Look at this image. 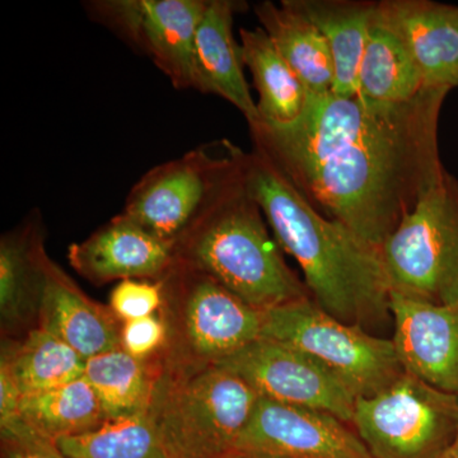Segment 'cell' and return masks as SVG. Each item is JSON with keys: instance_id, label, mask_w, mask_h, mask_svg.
Returning a JSON list of instances; mask_svg holds the SVG:
<instances>
[{"instance_id": "cell-24", "label": "cell", "mask_w": 458, "mask_h": 458, "mask_svg": "<svg viewBox=\"0 0 458 458\" xmlns=\"http://www.w3.org/2000/svg\"><path fill=\"white\" fill-rule=\"evenodd\" d=\"M0 367L7 369L23 396L81 378L86 360L59 337L35 327L17 345L3 349Z\"/></svg>"}, {"instance_id": "cell-16", "label": "cell", "mask_w": 458, "mask_h": 458, "mask_svg": "<svg viewBox=\"0 0 458 458\" xmlns=\"http://www.w3.org/2000/svg\"><path fill=\"white\" fill-rule=\"evenodd\" d=\"M245 2L209 0L194 41L199 92L219 96L240 111L247 123L258 122L256 102L245 77L242 49L233 35L234 16Z\"/></svg>"}, {"instance_id": "cell-2", "label": "cell", "mask_w": 458, "mask_h": 458, "mask_svg": "<svg viewBox=\"0 0 458 458\" xmlns=\"http://www.w3.org/2000/svg\"><path fill=\"white\" fill-rule=\"evenodd\" d=\"M246 188L276 242L300 265L324 311L369 331L391 318V289L381 250L316 210L273 165L251 150Z\"/></svg>"}, {"instance_id": "cell-26", "label": "cell", "mask_w": 458, "mask_h": 458, "mask_svg": "<svg viewBox=\"0 0 458 458\" xmlns=\"http://www.w3.org/2000/svg\"><path fill=\"white\" fill-rule=\"evenodd\" d=\"M56 445L68 458H164L149 411L108 419L96 429L65 437Z\"/></svg>"}, {"instance_id": "cell-31", "label": "cell", "mask_w": 458, "mask_h": 458, "mask_svg": "<svg viewBox=\"0 0 458 458\" xmlns=\"http://www.w3.org/2000/svg\"><path fill=\"white\" fill-rule=\"evenodd\" d=\"M225 458H262L258 456H252V454H243V452L234 451L233 454H229V456Z\"/></svg>"}, {"instance_id": "cell-13", "label": "cell", "mask_w": 458, "mask_h": 458, "mask_svg": "<svg viewBox=\"0 0 458 458\" xmlns=\"http://www.w3.org/2000/svg\"><path fill=\"white\" fill-rule=\"evenodd\" d=\"M390 312L403 370L458 396V302L433 304L391 293Z\"/></svg>"}, {"instance_id": "cell-21", "label": "cell", "mask_w": 458, "mask_h": 458, "mask_svg": "<svg viewBox=\"0 0 458 458\" xmlns=\"http://www.w3.org/2000/svg\"><path fill=\"white\" fill-rule=\"evenodd\" d=\"M241 49L250 69L259 99V120L286 125L302 116L310 93L286 64L267 33L261 29H241Z\"/></svg>"}, {"instance_id": "cell-30", "label": "cell", "mask_w": 458, "mask_h": 458, "mask_svg": "<svg viewBox=\"0 0 458 458\" xmlns=\"http://www.w3.org/2000/svg\"><path fill=\"white\" fill-rule=\"evenodd\" d=\"M442 458H458V430L450 447L447 448V451L445 452Z\"/></svg>"}, {"instance_id": "cell-3", "label": "cell", "mask_w": 458, "mask_h": 458, "mask_svg": "<svg viewBox=\"0 0 458 458\" xmlns=\"http://www.w3.org/2000/svg\"><path fill=\"white\" fill-rule=\"evenodd\" d=\"M176 261L203 271L261 312L311 298L270 236L247 191L246 174L177 241Z\"/></svg>"}, {"instance_id": "cell-18", "label": "cell", "mask_w": 458, "mask_h": 458, "mask_svg": "<svg viewBox=\"0 0 458 458\" xmlns=\"http://www.w3.org/2000/svg\"><path fill=\"white\" fill-rule=\"evenodd\" d=\"M44 246L40 216H33L0 241V315L3 327H23L38 318V303L51 265Z\"/></svg>"}, {"instance_id": "cell-15", "label": "cell", "mask_w": 458, "mask_h": 458, "mask_svg": "<svg viewBox=\"0 0 458 458\" xmlns=\"http://www.w3.org/2000/svg\"><path fill=\"white\" fill-rule=\"evenodd\" d=\"M377 11L405 44L424 87L458 89V5L381 0Z\"/></svg>"}, {"instance_id": "cell-20", "label": "cell", "mask_w": 458, "mask_h": 458, "mask_svg": "<svg viewBox=\"0 0 458 458\" xmlns=\"http://www.w3.org/2000/svg\"><path fill=\"white\" fill-rule=\"evenodd\" d=\"M260 27L310 95L333 92L335 68L324 35L311 21L284 2H261L254 7Z\"/></svg>"}, {"instance_id": "cell-9", "label": "cell", "mask_w": 458, "mask_h": 458, "mask_svg": "<svg viewBox=\"0 0 458 458\" xmlns=\"http://www.w3.org/2000/svg\"><path fill=\"white\" fill-rule=\"evenodd\" d=\"M352 426L375 458H442L458 430V396L403 372L358 397Z\"/></svg>"}, {"instance_id": "cell-25", "label": "cell", "mask_w": 458, "mask_h": 458, "mask_svg": "<svg viewBox=\"0 0 458 458\" xmlns=\"http://www.w3.org/2000/svg\"><path fill=\"white\" fill-rule=\"evenodd\" d=\"M18 419L53 441L96 429L107 420L86 377L53 390L23 394Z\"/></svg>"}, {"instance_id": "cell-10", "label": "cell", "mask_w": 458, "mask_h": 458, "mask_svg": "<svg viewBox=\"0 0 458 458\" xmlns=\"http://www.w3.org/2000/svg\"><path fill=\"white\" fill-rule=\"evenodd\" d=\"M209 0H92L87 14L149 57L176 89H198L194 41Z\"/></svg>"}, {"instance_id": "cell-17", "label": "cell", "mask_w": 458, "mask_h": 458, "mask_svg": "<svg viewBox=\"0 0 458 458\" xmlns=\"http://www.w3.org/2000/svg\"><path fill=\"white\" fill-rule=\"evenodd\" d=\"M38 327L80 352L84 360L120 349L122 327L110 309L96 303L51 262L38 303Z\"/></svg>"}, {"instance_id": "cell-11", "label": "cell", "mask_w": 458, "mask_h": 458, "mask_svg": "<svg viewBox=\"0 0 458 458\" xmlns=\"http://www.w3.org/2000/svg\"><path fill=\"white\" fill-rule=\"evenodd\" d=\"M216 366L245 379L260 397L328 412L352 424L357 397L330 369L298 349L260 337Z\"/></svg>"}, {"instance_id": "cell-12", "label": "cell", "mask_w": 458, "mask_h": 458, "mask_svg": "<svg viewBox=\"0 0 458 458\" xmlns=\"http://www.w3.org/2000/svg\"><path fill=\"white\" fill-rule=\"evenodd\" d=\"M237 452L262 458H375L352 424L260 397Z\"/></svg>"}, {"instance_id": "cell-28", "label": "cell", "mask_w": 458, "mask_h": 458, "mask_svg": "<svg viewBox=\"0 0 458 458\" xmlns=\"http://www.w3.org/2000/svg\"><path fill=\"white\" fill-rule=\"evenodd\" d=\"M168 327L161 315L123 322L120 348L138 360H149L165 351Z\"/></svg>"}, {"instance_id": "cell-8", "label": "cell", "mask_w": 458, "mask_h": 458, "mask_svg": "<svg viewBox=\"0 0 458 458\" xmlns=\"http://www.w3.org/2000/svg\"><path fill=\"white\" fill-rule=\"evenodd\" d=\"M261 337L306 352L342 379L357 399L373 396L405 372L393 339L340 321L312 298L265 311Z\"/></svg>"}, {"instance_id": "cell-14", "label": "cell", "mask_w": 458, "mask_h": 458, "mask_svg": "<svg viewBox=\"0 0 458 458\" xmlns=\"http://www.w3.org/2000/svg\"><path fill=\"white\" fill-rule=\"evenodd\" d=\"M68 259L93 284L114 280H159L176 261V243L149 233L123 214L82 242L73 243Z\"/></svg>"}, {"instance_id": "cell-4", "label": "cell", "mask_w": 458, "mask_h": 458, "mask_svg": "<svg viewBox=\"0 0 458 458\" xmlns=\"http://www.w3.org/2000/svg\"><path fill=\"white\" fill-rule=\"evenodd\" d=\"M162 361L149 412L164 458H225L233 454L259 394L245 379L216 364L176 363L164 357Z\"/></svg>"}, {"instance_id": "cell-29", "label": "cell", "mask_w": 458, "mask_h": 458, "mask_svg": "<svg viewBox=\"0 0 458 458\" xmlns=\"http://www.w3.org/2000/svg\"><path fill=\"white\" fill-rule=\"evenodd\" d=\"M2 458H68L56 442L36 432L21 419L0 426Z\"/></svg>"}, {"instance_id": "cell-23", "label": "cell", "mask_w": 458, "mask_h": 458, "mask_svg": "<svg viewBox=\"0 0 458 458\" xmlns=\"http://www.w3.org/2000/svg\"><path fill=\"white\" fill-rule=\"evenodd\" d=\"M423 89V78L405 44L376 9L358 74V96L379 104H401Z\"/></svg>"}, {"instance_id": "cell-5", "label": "cell", "mask_w": 458, "mask_h": 458, "mask_svg": "<svg viewBox=\"0 0 458 458\" xmlns=\"http://www.w3.org/2000/svg\"><path fill=\"white\" fill-rule=\"evenodd\" d=\"M168 327L161 352L176 363L218 364L260 339L264 312L243 302L203 271L174 261L159 279Z\"/></svg>"}, {"instance_id": "cell-27", "label": "cell", "mask_w": 458, "mask_h": 458, "mask_svg": "<svg viewBox=\"0 0 458 458\" xmlns=\"http://www.w3.org/2000/svg\"><path fill=\"white\" fill-rule=\"evenodd\" d=\"M164 306L161 280L126 279L117 283L110 294L111 312L123 322L155 315Z\"/></svg>"}, {"instance_id": "cell-7", "label": "cell", "mask_w": 458, "mask_h": 458, "mask_svg": "<svg viewBox=\"0 0 458 458\" xmlns=\"http://www.w3.org/2000/svg\"><path fill=\"white\" fill-rule=\"evenodd\" d=\"M391 293L458 302V179L445 171L381 247Z\"/></svg>"}, {"instance_id": "cell-19", "label": "cell", "mask_w": 458, "mask_h": 458, "mask_svg": "<svg viewBox=\"0 0 458 458\" xmlns=\"http://www.w3.org/2000/svg\"><path fill=\"white\" fill-rule=\"evenodd\" d=\"M311 21L324 35L333 56V92L358 96V74L377 2L370 0H283Z\"/></svg>"}, {"instance_id": "cell-6", "label": "cell", "mask_w": 458, "mask_h": 458, "mask_svg": "<svg viewBox=\"0 0 458 458\" xmlns=\"http://www.w3.org/2000/svg\"><path fill=\"white\" fill-rule=\"evenodd\" d=\"M247 157L249 153L228 140L194 148L141 176L122 214L149 233L176 243L245 177Z\"/></svg>"}, {"instance_id": "cell-22", "label": "cell", "mask_w": 458, "mask_h": 458, "mask_svg": "<svg viewBox=\"0 0 458 458\" xmlns=\"http://www.w3.org/2000/svg\"><path fill=\"white\" fill-rule=\"evenodd\" d=\"M162 367L161 354L138 360L120 348L86 360L83 376L108 420L149 411Z\"/></svg>"}, {"instance_id": "cell-1", "label": "cell", "mask_w": 458, "mask_h": 458, "mask_svg": "<svg viewBox=\"0 0 458 458\" xmlns=\"http://www.w3.org/2000/svg\"><path fill=\"white\" fill-rule=\"evenodd\" d=\"M450 92L424 87L401 104L311 96L280 141L279 170L316 210L381 250L447 171L438 123Z\"/></svg>"}]
</instances>
